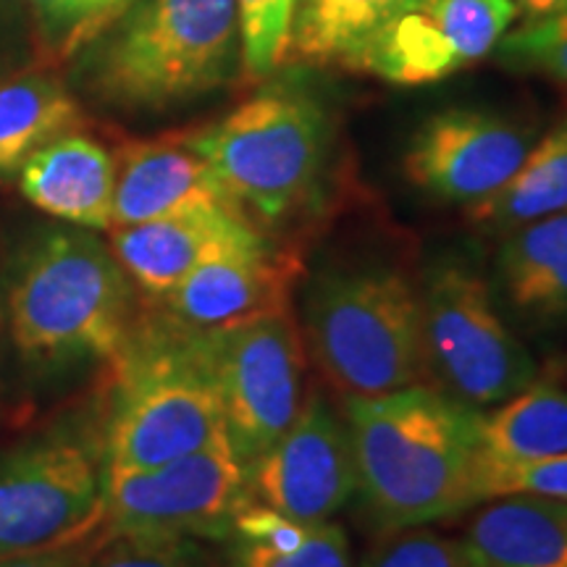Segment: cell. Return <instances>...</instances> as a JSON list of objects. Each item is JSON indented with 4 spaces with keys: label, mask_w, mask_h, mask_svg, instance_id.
Masks as SVG:
<instances>
[{
    "label": "cell",
    "mask_w": 567,
    "mask_h": 567,
    "mask_svg": "<svg viewBox=\"0 0 567 567\" xmlns=\"http://www.w3.org/2000/svg\"><path fill=\"white\" fill-rule=\"evenodd\" d=\"M344 425L360 499L381 534L473 509L481 410L421 384L344 396Z\"/></svg>",
    "instance_id": "6da1fadb"
},
{
    "label": "cell",
    "mask_w": 567,
    "mask_h": 567,
    "mask_svg": "<svg viewBox=\"0 0 567 567\" xmlns=\"http://www.w3.org/2000/svg\"><path fill=\"white\" fill-rule=\"evenodd\" d=\"M243 69L237 0H132L82 48L80 82L116 111L158 113Z\"/></svg>",
    "instance_id": "7a4b0ae2"
},
{
    "label": "cell",
    "mask_w": 567,
    "mask_h": 567,
    "mask_svg": "<svg viewBox=\"0 0 567 567\" xmlns=\"http://www.w3.org/2000/svg\"><path fill=\"white\" fill-rule=\"evenodd\" d=\"M109 417L105 471H147L221 442L224 402L208 339L166 318L134 326Z\"/></svg>",
    "instance_id": "3957f363"
},
{
    "label": "cell",
    "mask_w": 567,
    "mask_h": 567,
    "mask_svg": "<svg viewBox=\"0 0 567 567\" xmlns=\"http://www.w3.org/2000/svg\"><path fill=\"white\" fill-rule=\"evenodd\" d=\"M302 339L326 381L344 396L421 386V292L392 266L326 268L302 297Z\"/></svg>",
    "instance_id": "277c9868"
},
{
    "label": "cell",
    "mask_w": 567,
    "mask_h": 567,
    "mask_svg": "<svg viewBox=\"0 0 567 567\" xmlns=\"http://www.w3.org/2000/svg\"><path fill=\"white\" fill-rule=\"evenodd\" d=\"M11 334L34 363L116 360L134 331L124 266L92 231H53L27 252L11 297Z\"/></svg>",
    "instance_id": "5b68a950"
},
{
    "label": "cell",
    "mask_w": 567,
    "mask_h": 567,
    "mask_svg": "<svg viewBox=\"0 0 567 567\" xmlns=\"http://www.w3.org/2000/svg\"><path fill=\"white\" fill-rule=\"evenodd\" d=\"M184 140L247 218L279 224L316 193L329 124L308 90L274 84Z\"/></svg>",
    "instance_id": "8992f818"
},
{
    "label": "cell",
    "mask_w": 567,
    "mask_h": 567,
    "mask_svg": "<svg viewBox=\"0 0 567 567\" xmlns=\"http://www.w3.org/2000/svg\"><path fill=\"white\" fill-rule=\"evenodd\" d=\"M421 321L429 373L467 408H494L536 381V360L496 310L484 276L442 260L423 279Z\"/></svg>",
    "instance_id": "52a82bcc"
},
{
    "label": "cell",
    "mask_w": 567,
    "mask_h": 567,
    "mask_svg": "<svg viewBox=\"0 0 567 567\" xmlns=\"http://www.w3.org/2000/svg\"><path fill=\"white\" fill-rule=\"evenodd\" d=\"M250 502L247 465L226 436L147 471H105L103 530L224 542Z\"/></svg>",
    "instance_id": "ba28073f"
},
{
    "label": "cell",
    "mask_w": 567,
    "mask_h": 567,
    "mask_svg": "<svg viewBox=\"0 0 567 567\" xmlns=\"http://www.w3.org/2000/svg\"><path fill=\"white\" fill-rule=\"evenodd\" d=\"M105 460L55 434L0 455V557L66 547L103 528Z\"/></svg>",
    "instance_id": "9c48e42d"
},
{
    "label": "cell",
    "mask_w": 567,
    "mask_h": 567,
    "mask_svg": "<svg viewBox=\"0 0 567 567\" xmlns=\"http://www.w3.org/2000/svg\"><path fill=\"white\" fill-rule=\"evenodd\" d=\"M203 334L221 392L226 434L250 465L305 405L302 334L289 310Z\"/></svg>",
    "instance_id": "30bf717a"
},
{
    "label": "cell",
    "mask_w": 567,
    "mask_h": 567,
    "mask_svg": "<svg viewBox=\"0 0 567 567\" xmlns=\"http://www.w3.org/2000/svg\"><path fill=\"white\" fill-rule=\"evenodd\" d=\"M517 13L515 0H417L344 66L408 87L446 80L496 51Z\"/></svg>",
    "instance_id": "8fae6325"
},
{
    "label": "cell",
    "mask_w": 567,
    "mask_h": 567,
    "mask_svg": "<svg viewBox=\"0 0 567 567\" xmlns=\"http://www.w3.org/2000/svg\"><path fill=\"white\" fill-rule=\"evenodd\" d=\"M534 130L481 109H444L410 137L402 168L421 193L444 203L476 205L499 193L520 168Z\"/></svg>",
    "instance_id": "7c38bea8"
},
{
    "label": "cell",
    "mask_w": 567,
    "mask_h": 567,
    "mask_svg": "<svg viewBox=\"0 0 567 567\" xmlns=\"http://www.w3.org/2000/svg\"><path fill=\"white\" fill-rule=\"evenodd\" d=\"M247 486L252 502L297 523L331 520L358 492L344 417L310 394L295 423L247 465Z\"/></svg>",
    "instance_id": "4fadbf2b"
},
{
    "label": "cell",
    "mask_w": 567,
    "mask_h": 567,
    "mask_svg": "<svg viewBox=\"0 0 567 567\" xmlns=\"http://www.w3.org/2000/svg\"><path fill=\"white\" fill-rule=\"evenodd\" d=\"M295 268L268 245L213 255L163 300V318L189 331H218L289 310Z\"/></svg>",
    "instance_id": "5bb4252c"
},
{
    "label": "cell",
    "mask_w": 567,
    "mask_h": 567,
    "mask_svg": "<svg viewBox=\"0 0 567 567\" xmlns=\"http://www.w3.org/2000/svg\"><path fill=\"white\" fill-rule=\"evenodd\" d=\"M266 245L243 210L210 208L111 229V250L132 284L166 297L213 255Z\"/></svg>",
    "instance_id": "9a60e30c"
},
{
    "label": "cell",
    "mask_w": 567,
    "mask_h": 567,
    "mask_svg": "<svg viewBox=\"0 0 567 567\" xmlns=\"http://www.w3.org/2000/svg\"><path fill=\"white\" fill-rule=\"evenodd\" d=\"M210 208L243 210L187 140H140L122 147L116 158L113 229Z\"/></svg>",
    "instance_id": "2e32d148"
},
{
    "label": "cell",
    "mask_w": 567,
    "mask_h": 567,
    "mask_svg": "<svg viewBox=\"0 0 567 567\" xmlns=\"http://www.w3.org/2000/svg\"><path fill=\"white\" fill-rule=\"evenodd\" d=\"M21 195L76 229H113L116 158L97 140L69 132L40 147L19 172Z\"/></svg>",
    "instance_id": "e0dca14e"
},
{
    "label": "cell",
    "mask_w": 567,
    "mask_h": 567,
    "mask_svg": "<svg viewBox=\"0 0 567 567\" xmlns=\"http://www.w3.org/2000/svg\"><path fill=\"white\" fill-rule=\"evenodd\" d=\"M478 507L457 542L465 567H567V502L513 494Z\"/></svg>",
    "instance_id": "ac0fdd59"
},
{
    "label": "cell",
    "mask_w": 567,
    "mask_h": 567,
    "mask_svg": "<svg viewBox=\"0 0 567 567\" xmlns=\"http://www.w3.org/2000/svg\"><path fill=\"white\" fill-rule=\"evenodd\" d=\"M496 281L526 321H567V210L507 231L496 252Z\"/></svg>",
    "instance_id": "d6986e66"
},
{
    "label": "cell",
    "mask_w": 567,
    "mask_h": 567,
    "mask_svg": "<svg viewBox=\"0 0 567 567\" xmlns=\"http://www.w3.org/2000/svg\"><path fill=\"white\" fill-rule=\"evenodd\" d=\"M231 567H354L344 528L334 520L297 523L250 502L231 534Z\"/></svg>",
    "instance_id": "ffe728a7"
},
{
    "label": "cell",
    "mask_w": 567,
    "mask_h": 567,
    "mask_svg": "<svg viewBox=\"0 0 567 567\" xmlns=\"http://www.w3.org/2000/svg\"><path fill=\"white\" fill-rule=\"evenodd\" d=\"M567 452V389L530 384L481 413L476 465H507Z\"/></svg>",
    "instance_id": "44dd1931"
},
{
    "label": "cell",
    "mask_w": 567,
    "mask_h": 567,
    "mask_svg": "<svg viewBox=\"0 0 567 567\" xmlns=\"http://www.w3.org/2000/svg\"><path fill=\"white\" fill-rule=\"evenodd\" d=\"M80 124V103L55 76L27 74L0 82V176L19 174L40 147Z\"/></svg>",
    "instance_id": "7402d4cb"
},
{
    "label": "cell",
    "mask_w": 567,
    "mask_h": 567,
    "mask_svg": "<svg viewBox=\"0 0 567 567\" xmlns=\"http://www.w3.org/2000/svg\"><path fill=\"white\" fill-rule=\"evenodd\" d=\"M567 210V113L530 145L520 168L499 193L471 205V218L488 231L517 226Z\"/></svg>",
    "instance_id": "603a6c76"
},
{
    "label": "cell",
    "mask_w": 567,
    "mask_h": 567,
    "mask_svg": "<svg viewBox=\"0 0 567 567\" xmlns=\"http://www.w3.org/2000/svg\"><path fill=\"white\" fill-rule=\"evenodd\" d=\"M417 0H295L289 59L347 63L386 21Z\"/></svg>",
    "instance_id": "cb8c5ba5"
},
{
    "label": "cell",
    "mask_w": 567,
    "mask_h": 567,
    "mask_svg": "<svg viewBox=\"0 0 567 567\" xmlns=\"http://www.w3.org/2000/svg\"><path fill=\"white\" fill-rule=\"evenodd\" d=\"M42 45L59 59L80 53L132 0H27Z\"/></svg>",
    "instance_id": "d4e9b609"
},
{
    "label": "cell",
    "mask_w": 567,
    "mask_h": 567,
    "mask_svg": "<svg viewBox=\"0 0 567 567\" xmlns=\"http://www.w3.org/2000/svg\"><path fill=\"white\" fill-rule=\"evenodd\" d=\"M243 69L252 82L271 76L289 61L295 0H237Z\"/></svg>",
    "instance_id": "484cf974"
},
{
    "label": "cell",
    "mask_w": 567,
    "mask_h": 567,
    "mask_svg": "<svg viewBox=\"0 0 567 567\" xmlns=\"http://www.w3.org/2000/svg\"><path fill=\"white\" fill-rule=\"evenodd\" d=\"M84 567H218L208 542L179 536H132L101 530Z\"/></svg>",
    "instance_id": "4316f807"
},
{
    "label": "cell",
    "mask_w": 567,
    "mask_h": 567,
    "mask_svg": "<svg viewBox=\"0 0 567 567\" xmlns=\"http://www.w3.org/2000/svg\"><path fill=\"white\" fill-rule=\"evenodd\" d=\"M496 55L513 71L542 74L567 84V3L542 19L507 32L496 45Z\"/></svg>",
    "instance_id": "83f0119b"
},
{
    "label": "cell",
    "mask_w": 567,
    "mask_h": 567,
    "mask_svg": "<svg viewBox=\"0 0 567 567\" xmlns=\"http://www.w3.org/2000/svg\"><path fill=\"white\" fill-rule=\"evenodd\" d=\"M513 494L547 496V499L567 502V452L555 457L526 460V463L476 465L471 484L473 507Z\"/></svg>",
    "instance_id": "f1b7e54d"
},
{
    "label": "cell",
    "mask_w": 567,
    "mask_h": 567,
    "mask_svg": "<svg viewBox=\"0 0 567 567\" xmlns=\"http://www.w3.org/2000/svg\"><path fill=\"white\" fill-rule=\"evenodd\" d=\"M360 567H465L457 542L425 530V526L392 530Z\"/></svg>",
    "instance_id": "f546056e"
},
{
    "label": "cell",
    "mask_w": 567,
    "mask_h": 567,
    "mask_svg": "<svg viewBox=\"0 0 567 567\" xmlns=\"http://www.w3.org/2000/svg\"><path fill=\"white\" fill-rule=\"evenodd\" d=\"M101 530L82 538V542L66 544V547L0 557V567H84L92 555V549H95L97 538H101Z\"/></svg>",
    "instance_id": "4dcf8cb0"
},
{
    "label": "cell",
    "mask_w": 567,
    "mask_h": 567,
    "mask_svg": "<svg viewBox=\"0 0 567 567\" xmlns=\"http://www.w3.org/2000/svg\"><path fill=\"white\" fill-rule=\"evenodd\" d=\"M567 0H515V6L526 13L528 19H542L547 13H555L557 9H563Z\"/></svg>",
    "instance_id": "1f68e13d"
}]
</instances>
